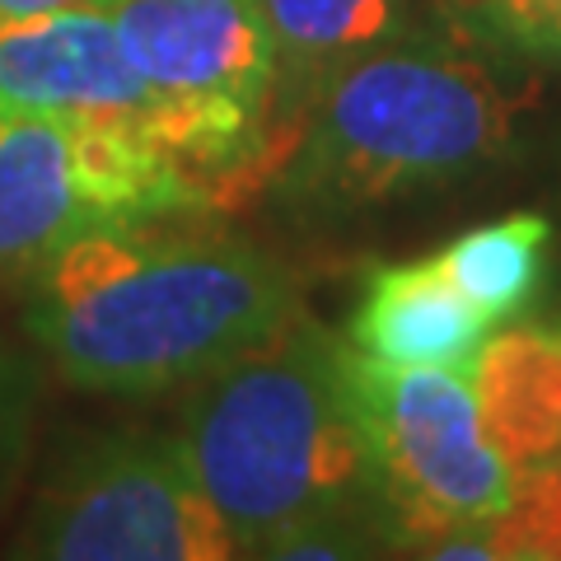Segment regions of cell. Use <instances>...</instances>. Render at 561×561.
Listing matches in <instances>:
<instances>
[{
    "instance_id": "15",
    "label": "cell",
    "mask_w": 561,
    "mask_h": 561,
    "mask_svg": "<svg viewBox=\"0 0 561 561\" xmlns=\"http://www.w3.org/2000/svg\"><path fill=\"white\" fill-rule=\"evenodd\" d=\"M61 5H108V0H0V20H24V14L61 10Z\"/></svg>"
},
{
    "instance_id": "3",
    "label": "cell",
    "mask_w": 561,
    "mask_h": 561,
    "mask_svg": "<svg viewBox=\"0 0 561 561\" xmlns=\"http://www.w3.org/2000/svg\"><path fill=\"white\" fill-rule=\"evenodd\" d=\"M280 160V197L305 216L379 206L496 164L515 146L529 90L440 47H370L309 84Z\"/></svg>"
},
{
    "instance_id": "11",
    "label": "cell",
    "mask_w": 561,
    "mask_h": 561,
    "mask_svg": "<svg viewBox=\"0 0 561 561\" xmlns=\"http://www.w3.org/2000/svg\"><path fill=\"white\" fill-rule=\"evenodd\" d=\"M272 33L280 80H319L332 66L398 38L408 0H253Z\"/></svg>"
},
{
    "instance_id": "9",
    "label": "cell",
    "mask_w": 561,
    "mask_h": 561,
    "mask_svg": "<svg viewBox=\"0 0 561 561\" xmlns=\"http://www.w3.org/2000/svg\"><path fill=\"white\" fill-rule=\"evenodd\" d=\"M486 313L445 276L440 257L383 262L365 276L351 313V346L389 365H459L491 342Z\"/></svg>"
},
{
    "instance_id": "7",
    "label": "cell",
    "mask_w": 561,
    "mask_h": 561,
    "mask_svg": "<svg viewBox=\"0 0 561 561\" xmlns=\"http://www.w3.org/2000/svg\"><path fill=\"white\" fill-rule=\"evenodd\" d=\"M14 557L225 561L239 548L179 440H99L38 491Z\"/></svg>"
},
{
    "instance_id": "12",
    "label": "cell",
    "mask_w": 561,
    "mask_h": 561,
    "mask_svg": "<svg viewBox=\"0 0 561 561\" xmlns=\"http://www.w3.org/2000/svg\"><path fill=\"white\" fill-rule=\"evenodd\" d=\"M548 243H552L548 216L519 210V216L491 220V225H478V230L459 234L435 257H440L445 276L491 323H505V319H515V313H524V305L538 295Z\"/></svg>"
},
{
    "instance_id": "5",
    "label": "cell",
    "mask_w": 561,
    "mask_h": 561,
    "mask_svg": "<svg viewBox=\"0 0 561 561\" xmlns=\"http://www.w3.org/2000/svg\"><path fill=\"white\" fill-rule=\"evenodd\" d=\"M206 202V183L136 122L0 108V267H38L90 230Z\"/></svg>"
},
{
    "instance_id": "8",
    "label": "cell",
    "mask_w": 561,
    "mask_h": 561,
    "mask_svg": "<svg viewBox=\"0 0 561 561\" xmlns=\"http://www.w3.org/2000/svg\"><path fill=\"white\" fill-rule=\"evenodd\" d=\"M0 108L136 122L150 131L154 94L122 51L108 5H61L0 20Z\"/></svg>"
},
{
    "instance_id": "1",
    "label": "cell",
    "mask_w": 561,
    "mask_h": 561,
    "mask_svg": "<svg viewBox=\"0 0 561 561\" xmlns=\"http://www.w3.org/2000/svg\"><path fill=\"white\" fill-rule=\"evenodd\" d=\"M295 313V272L249 239L108 225L33 267L24 328L66 383L146 398L202 383Z\"/></svg>"
},
{
    "instance_id": "4",
    "label": "cell",
    "mask_w": 561,
    "mask_h": 561,
    "mask_svg": "<svg viewBox=\"0 0 561 561\" xmlns=\"http://www.w3.org/2000/svg\"><path fill=\"white\" fill-rule=\"evenodd\" d=\"M346 379L379 511L402 542L431 552L515 505V468L486 435L472 365H389L346 346Z\"/></svg>"
},
{
    "instance_id": "2",
    "label": "cell",
    "mask_w": 561,
    "mask_h": 561,
    "mask_svg": "<svg viewBox=\"0 0 561 561\" xmlns=\"http://www.w3.org/2000/svg\"><path fill=\"white\" fill-rule=\"evenodd\" d=\"M179 445L239 557H356L351 515L379 505L346 346L295 319L206 375Z\"/></svg>"
},
{
    "instance_id": "13",
    "label": "cell",
    "mask_w": 561,
    "mask_h": 561,
    "mask_svg": "<svg viewBox=\"0 0 561 561\" xmlns=\"http://www.w3.org/2000/svg\"><path fill=\"white\" fill-rule=\"evenodd\" d=\"M33 402H38V370L0 342V496L20 472L33 426Z\"/></svg>"
},
{
    "instance_id": "6",
    "label": "cell",
    "mask_w": 561,
    "mask_h": 561,
    "mask_svg": "<svg viewBox=\"0 0 561 561\" xmlns=\"http://www.w3.org/2000/svg\"><path fill=\"white\" fill-rule=\"evenodd\" d=\"M108 14L154 94L150 136L202 183L253 164L280 90V61L253 0H108Z\"/></svg>"
},
{
    "instance_id": "16",
    "label": "cell",
    "mask_w": 561,
    "mask_h": 561,
    "mask_svg": "<svg viewBox=\"0 0 561 561\" xmlns=\"http://www.w3.org/2000/svg\"><path fill=\"white\" fill-rule=\"evenodd\" d=\"M454 10L472 20V14H486V10H511V5H552V0H449Z\"/></svg>"
},
{
    "instance_id": "10",
    "label": "cell",
    "mask_w": 561,
    "mask_h": 561,
    "mask_svg": "<svg viewBox=\"0 0 561 561\" xmlns=\"http://www.w3.org/2000/svg\"><path fill=\"white\" fill-rule=\"evenodd\" d=\"M486 435L515 472L561 463V323H524L472 360Z\"/></svg>"
},
{
    "instance_id": "14",
    "label": "cell",
    "mask_w": 561,
    "mask_h": 561,
    "mask_svg": "<svg viewBox=\"0 0 561 561\" xmlns=\"http://www.w3.org/2000/svg\"><path fill=\"white\" fill-rule=\"evenodd\" d=\"M482 38L519 51V57L557 61L561 66V0L552 5H511V10H486L468 20Z\"/></svg>"
}]
</instances>
